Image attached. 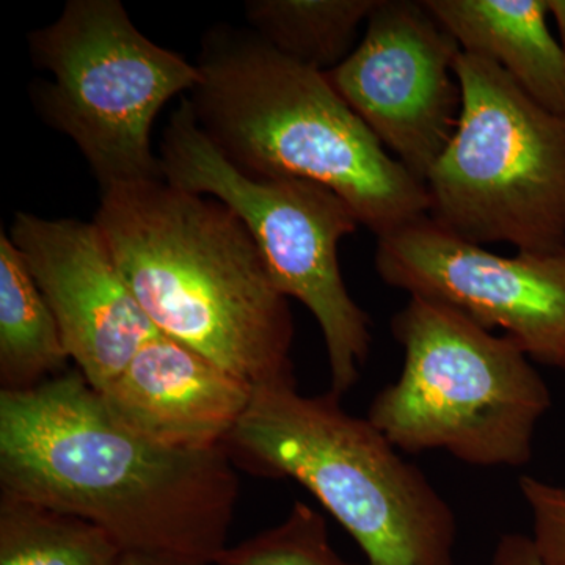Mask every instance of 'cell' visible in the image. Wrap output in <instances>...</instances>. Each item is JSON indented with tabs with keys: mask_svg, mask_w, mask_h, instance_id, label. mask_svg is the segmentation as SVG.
<instances>
[{
	"mask_svg": "<svg viewBox=\"0 0 565 565\" xmlns=\"http://www.w3.org/2000/svg\"><path fill=\"white\" fill-rule=\"evenodd\" d=\"M0 493L81 516L125 552L214 565L239 479L226 448L173 451L122 427L76 367L0 392Z\"/></svg>",
	"mask_w": 565,
	"mask_h": 565,
	"instance_id": "6da1fadb",
	"label": "cell"
},
{
	"mask_svg": "<svg viewBox=\"0 0 565 565\" xmlns=\"http://www.w3.org/2000/svg\"><path fill=\"white\" fill-rule=\"evenodd\" d=\"M95 222L159 332L253 390L296 382L288 297L226 204L161 178L103 191Z\"/></svg>",
	"mask_w": 565,
	"mask_h": 565,
	"instance_id": "7a4b0ae2",
	"label": "cell"
},
{
	"mask_svg": "<svg viewBox=\"0 0 565 565\" xmlns=\"http://www.w3.org/2000/svg\"><path fill=\"white\" fill-rule=\"evenodd\" d=\"M196 68L193 115L237 169L326 185L377 237L429 214L426 184L390 154L323 71L226 25L206 33Z\"/></svg>",
	"mask_w": 565,
	"mask_h": 565,
	"instance_id": "3957f363",
	"label": "cell"
},
{
	"mask_svg": "<svg viewBox=\"0 0 565 565\" xmlns=\"http://www.w3.org/2000/svg\"><path fill=\"white\" fill-rule=\"evenodd\" d=\"M225 448L252 473L310 490L363 550L366 565H456L451 505L333 393L305 396L297 382L253 390Z\"/></svg>",
	"mask_w": 565,
	"mask_h": 565,
	"instance_id": "277c9868",
	"label": "cell"
},
{
	"mask_svg": "<svg viewBox=\"0 0 565 565\" xmlns=\"http://www.w3.org/2000/svg\"><path fill=\"white\" fill-rule=\"evenodd\" d=\"M403 373L367 422L399 451H445L476 467H523L552 394L531 356L444 305L411 297L393 318Z\"/></svg>",
	"mask_w": 565,
	"mask_h": 565,
	"instance_id": "5b68a950",
	"label": "cell"
},
{
	"mask_svg": "<svg viewBox=\"0 0 565 565\" xmlns=\"http://www.w3.org/2000/svg\"><path fill=\"white\" fill-rule=\"evenodd\" d=\"M462 109L426 180L429 217L478 245L565 248V115L539 106L497 63L460 52Z\"/></svg>",
	"mask_w": 565,
	"mask_h": 565,
	"instance_id": "8992f818",
	"label": "cell"
},
{
	"mask_svg": "<svg viewBox=\"0 0 565 565\" xmlns=\"http://www.w3.org/2000/svg\"><path fill=\"white\" fill-rule=\"evenodd\" d=\"M159 161L163 180L218 200L243 221L278 291L302 302L321 327L329 392L348 393L371 349L370 316L345 288L338 259L341 241L362 225L352 207L318 182L237 169L200 128L188 98L166 126Z\"/></svg>",
	"mask_w": 565,
	"mask_h": 565,
	"instance_id": "52a82bcc",
	"label": "cell"
},
{
	"mask_svg": "<svg viewBox=\"0 0 565 565\" xmlns=\"http://www.w3.org/2000/svg\"><path fill=\"white\" fill-rule=\"evenodd\" d=\"M29 44L52 76L35 92L41 115L77 145L103 191L161 180L152 122L195 88L196 65L148 40L118 0H71Z\"/></svg>",
	"mask_w": 565,
	"mask_h": 565,
	"instance_id": "ba28073f",
	"label": "cell"
},
{
	"mask_svg": "<svg viewBox=\"0 0 565 565\" xmlns=\"http://www.w3.org/2000/svg\"><path fill=\"white\" fill-rule=\"evenodd\" d=\"M374 263L386 285L501 329L535 362L565 367V248L497 255L423 215L379 236Z\"/></svg>",
	"mask_w": 565,
	"mask_h": 565,
	"instance_id": "9c48e42d",
	"label": "cell"
},
{
	"mask_svg": "<svg viewBox=\"0 0 565 565\" xmlns=\"http://www.w3.org/2000/svg\"><path fill=\"white\" fill-rule=\"evenodd\" d=\"M460 52L423 2L379 0L360 43L326 71L338 95L424 184L459 121Z\"/></svg>",
	"mask_w": 565,
	"mask_h": 565,
	"instance_id": "30bf717a",
	"label": "cell"
},
{
	"mask_svg": "<svg viewBox=\"0 0 565 565\" xmlns=\"http://www.w3.org/2000/svg\"><path fill=\"white\" fill-rule=\"evenodd\" d=\"M61 329L70 360L102 393L159 334L96 222L17 212L9 234Z\"/></svg>",
	"mask_w": 565,
	"mask_h": 565,
	"instance_id": "8fae6325",
	"label": "cell"
},
{
	"mask_svg": "<svg viewBox=\"0 0 565 565\" xmlns=\"http://www.w3.org/2000/svg\"><path fill=\"white\" fill-rule=\"evenodd\" d=\"M115 422L173 451L225 448L253 388L202 353L159 333L99 393Z\"/></svg>",
	"mask_w": 565,
	"mask_h": 565,
	"instance_id": "7c38bea8",
	"label": "cell"
},
{
	"mask_svg": "<svg viewBox=\"0 0 565 565\" xmlns=\"http://www.w3.org/2000/svg\"><path fill=\"white\" fill-rule=\"evenodd\" d=\"M460 50L489 58L534 99L565 115V51L548 28V0H423Z\"/></svg>",
	"mask_w": 565,
	"mask_h": 565,
	"instance_id": "4fadbf2b",
	"label": "cell"
},
{
	"mask_svg": "<svg viewBox=\"0 0 565 565\" xmlns=\"http://www.w3.org/2000/svg\"><path fill=\"white\" fill-rule=\"evenodd\" d=\"M55 316L20 248L0 234V392H28L65 373Z\"/></svg>",
	"mask_w": 565,
	"mask_h": 565,
	"instance_id": "5bb4252c",
	"label": "cell"
},
{
	"mask_svg": "<svg viewBox=\"0 0 565 565\" xmlns=\"http://www.w3.org/2000/svg\"><path fill=\"white\" fill-rule=\"evenodd\" d=\"M379 0H255L247 20L275 51L323 73L351 54Z\"/></svg>",
	"mask_w": 565,
	"mask_h": 565,
	"instance_id": "9a60e30c",
	"label": "cell"
},
{
	"mask_svg": "<svg viewBox=\"0 0 565 565\" xmlns=\"http://www.w3.org/2000/svg\"><path fill=\"white\" fill-rule=\"evenodd\" d=\"M122 552L81 516L0 493V565H115Z\"/></svg>",
	"mask_w": 565,
	"mask_h": 565,
	"instance_id": "2e32d148",
	"label": "cell"
},
{
	"mask_svg": "<svg viewBox=\"0 0 565 565\" xmlns=\"http://www.w3.org/2000/svg\"><path fill=\"white\" fill-rule=\"evenodd\" d=\"M214 565H359L338 555L326 519L296 501L282 522L226 546Z\"/></svg>",
	"mask_w": 565,
	"mask_h": 565,
	"instance_id": "e0dca14e",
	"label": "cell"
},
{
	"mask_svg": "<svg viewBox=\"0 0 565 565\" xmlns=\"http://www.w3.org/2000/svg\"><path fill=\"white\" fill-rule=\"evenodd\" d=\"M533 519L531 541L542 565H565V487L531 476L519 482Z\"/></svg>",
	"mask_w": 565,
	"mask_h": 565,
	"instance_id": "ac0fdd59",
	"label": "cell"
},
{
	"mask_svg": "<svg viewBox=\"0 0 565 565\" xmlns=\"http://www.w3.org/2000/svg\"><path fill=\"white\" fill-rule=\"evenodd\" d=\"M492 565H542L530 535L504 534L494 548Z\"/></svg>",
	"mask_w": 565,
	"mask_h": 565,
	"instance_id": "d6986e66",
	"label": "cell"
},
{
	"mask_svg": "<svg viewBox=\"0 0 565 565\" xmlns=\"http://www.w3.org/2000/svg\"><path fill=\"white\" fill-rule=\"evenodd\" d=\"M115 565H211L193 557L169 555V553L122 552Z\"/></svg>",
	"mask_w": 565,
	"mask_h": 565,
	"instance_id": "ffe728a7",
	"label": "cell"
},
{
	"mask_svg": "<svg viewBox=\"0 0 565 565\" xmlns=\"http://www.w3.org/2000/svg\"><path fill=\"white\" fill-rule=\"evenodd\" d=\"M550 17L556 22L559 32V43L565 51V0H548Z\"/></svg>",
	"mask_w": 565,
	"mask_h": 565,
	"instance_id": "44dd1931",
	"label": "cell"
}]
</instances>
